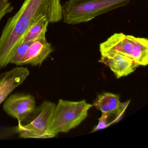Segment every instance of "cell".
<instances>
[{
	"label": "cell",
	"mask_w": 148,
	"mask_h": 148,
	"mask_svg": "<svg viewBox=\"0 0 148 148\" xmlns=\"http://www.w3.org/2000/svg\"><path fill=\"white\" fill-rule=\"evenodd\" d=\"M42 16L50 23L63 20L60 0H25L19 11L8 20L0 37V70L10 64L27 32Z\"/></svg>",
	"instance_id": "1"
},
{
	"label": "cell",
	"mask_w": 148,
	"mask_h": 148,
	"mask_svg": "<svg viewBox=\"0 0 148 148\" xmlns=\"http://www.w3.org/2000/svg\"><path fill=\"white\" fill-rule=\"evenodd\" d=\"M30 75L27 67L17 66L0 74V105Z\"/></svg>",
	"instance_id": "7"
},
{
	"label": "cell",
	"mask_w": 148,
	"mask_h": 148,
	"mask_svg": "<svg viewBox=\"0 0 148 148\" xmlns=\"http://www.w3.org/2000/svg\"><path fill=\"white\" fill-rule=\"evenodd\" d=\"M120 103L119 95L104 92L98 96L92 105L102 113H104L115 110Z\"/></svg>",
	"instance_id": "11"
},
{
	"label": "cell",
	"mask_w": 148,
	"mask_h": 148,
	"mask_svg": "<svg viewBox=\"0 0 148 148\" xmlns=\"http://www.w3.org/2000/svg\"><path fill=\"white\" fill-rule=\"evenodd\" d=\"M34 41L31 40L21 43L16 49L11 60L10 64H14L16 66H20L21 60Z\"/></svg>",
	"instance_id": "13"
},
{
	"label": "cell",
	"mask_w": 148,
	"mask_h": 148,
	"mask_svg": "<svg viewBox=\"0 0 148 148\" xmlns=\"http://www.w3.org/2000/svg\"><path fill=\"white\" fill-rule=\"evenodd\" d=\"M13 9V6L9 0H0V21L6 14L12 12Z\"/></svg>",
	"instance_id": "14"
},
{
	"label": "cell",
	"mask_w": 148,
	"mask_h": 148,
	"mask_svg": "<svg viewBox=\"0 0 148 148\" xmlns=\"http://www.w3.org/2000/svg\"><path fill=\"white\" fill-rule=\"evenodd\" d=\"M130 102V100L124 103H120L119 106L115 110L106 113H102V116L99 119L98 124L91 132L105 129L120 121Z\"/></svg>",
	"instance_id": "10"
},
{
	"label": "cell",
	"mask_w": 148,
	"mask_h": 148,
	"mask_svg": "<svg viewBox=\"0 0 148 148\" xmlns=\"http://www.w3.org/2000/svg\"><path fill=\"white\" fill-rule=\"evenodd\" d=\"M100 53L111 51L126 56L139 66L148 64V40L123 33H115L99 46Z\"/></svg>",
	"instance_id": "4"
},
{
	"label": "cell",
	"mask_w": 148,
	"mask_h": 148,
	"mask_svg": "<svg viewBox=\"0 0 148 148\" xmlns=\"http://www.w3.org/2000/svg\"><path fill=\"white\" fill-rule=\"evenodd\" d=\"M53 51L51 45L47 41L46 37L40 38L34 40L31 45L20 66H40Z\"/></svg>",
	"instance_id": "9"
},
{
	"label": "cell",
	"mask_w": 148,
	"mask_h": 148,
	"mask_svg": "<svg viewBox=\"0 0 148 148\" xmlns=\"http://www.w3.org/2000/svg\"><path fill=\"white\" fill-rule=\"evenodd\" d=\"M56 106L52 102L43 101L26 120L15 127V132L21 138H52L50 126Z\"/></svg>",
	"instance_id": "5"
},
{
	"label": "cell",
	"mask_w": 148,
	"mask_h": 148,
	"mask_svg": "<svg viewBox=\"0 0 148 148\" xmlns=\"http://www.w3.org/2000/svg\"><path fill=\"white\" fill-rule=\"evenodd\" d=\"M131 0H69L62 5L63 20L68 25L88 22L99 15L127 5Z\"/></svg>",
	"instance_id": "2"
},
{
	"label": "cell",
	"mask_w": 148,
	"mask_h": 148,
	"mask_svg": "<svg viewBox=\"0 0 148 148\" xmlns=\"http://www.w3.org/2000/svg\"><path fill=\"white\" fill-rule=\"evenodd\" d=\"M93 106L85 100L78 102L60 99L56 105L51 122L50 131L53 137L66 133L79 125L88 116Z\"/></svg>",
	"instance_id": "3"
},
{
	"label": "cell",
	"mask_w": 148,
	"mask_h": 148,
	"mask_svg": "<svg viewBox=\"0 0 148 148\" xmlns=\"http://www.w3.org/2000/svg\"><path fill=\"white\" fill-rule=\"evenodd\" d=\"M101 54L99 61L108 66L117 79L130 75L139 66L131 59L119 53L107 51L101 53Z\"/></svg>",
	"instance_id": "8"
},
{
	"label": "cell",
	"mask_w": 148,
	"mask_h": 148,
	"mask_svg": "<svg viewBox=\"0 0 148 148\" xmlns=\"http://www.w3.org/2000/svg\"><path fill=\"white\" fill-rule=\"evenodd\" d=\"M36 108V99L33 95L25 93L10 94L4 102L3 109L18 123L26 120Z\"/></svg>",
	"instance_id": "6"
},
{
	"label": "cell",
	"mask_w": 148,
	"mask_h": 148,
	"mask_svg": "<svg viewBox=\"0 0 148 148\" xmlns=\"http://www.w3.org/2000/svg\"><path fill=\"white\" fill-rule=\"evenodd\" d=\"M49 22L45 16H42L31 26L23 38L22 42L35 40L46 37Z\"/></svg>",
	"instance_id": "12"
}]
</instances>
